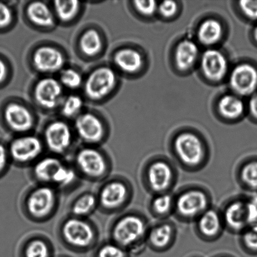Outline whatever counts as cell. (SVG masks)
Wrapping results in <instances>:
<instances>
[{"label": "cell", "mask_w": 257, "mask_h": 257, "mask_svg": "<svg viewBox=\"0 0 257 257\" xmlns=\"http://www.w3.org/2000/svg\"><path fill=\"white\" fill-rule=\"evenodd\" d=\"M151 223L145 213L133 209L114 216L108 228V238L124 249L131 256L146 250V237Z\"/></svg>", "instance_id": "6da1fadb"}, {"label": "cell", "mask_w": 257, "mask_h": 257, "mask_svg": "<svg viewBox=\"0 0 257 257\" xmlns=\"http://www.w3.org/2000/svg\"><path fill=\"white\" fill-rule=\"evenodd\" d=\"M196 237L205 243L218 241L225 231L220 208L212 206L193 223Z\"/></svg>", "instance_id": "2e32d148"}, {"label": "cell", "mask_w": 257, "mask_h": 257, "mask_svg": "<svg viewBox=\"0 0 257 257\" xmlns=\"http://www.w3.org/2000/svg\"><path fill=\"white\" fill-rule=\"evenodd\" d=\"M238 245L246 255L257 256V226H251L240 234Z\"/></svg>", "instance_id": "836d02e7"}, {"label": "cell", "mask_w": 257, "mask_h": 257, "mask_svg": "<svg viewBox=\"0 0 257 257\" xmlns=\"http://www.w3.org/2000/svg\"><path fill=\"white\" fill-rule=\"evenodd\" d=\"M55 247L52 239L40 232L25 236L18 250L19 257H55Z\"/></svg>", "instance_id": "e0dca14e"}, {"label": "cell", "mask_w": 257, "mask_h": 257, "mask_svg": "<svg viewBox=\"0 0 257 257\" xmlns=\"http://www.w3.org/2000/svg\"><path fill=\"white\" fill-rule=\"evenodd\" d=\"M248 109L250 114L257 120V92L251 95L248 103Z\"/></svg>", "instance_id": "b9f144b4"}, {"label": "cell", "mask_w": 257, "mask_h": 257, "mask_svg": "<svg viewBox=\"0 0 257 257\" xmlns=\"http://www.w3.org/2000/svg\"><path fill=\"white\" fill-rule=\"evenodd\" d=\"M197 45L190 40H184L178 45L176 51V63L179 69H190L198 57Z\"/></svg>", "instance_id": "83f0119b"}, {"label": "cell", "mask_w": 257, "mask_h": 257, "mask_svg": "<svg viewBox=\"0 0 257 257\" xmlns=\"http://www.w3.org/2000/svg\"><path fill=\"white\" fill-rule=\"evenodd\" d=\"M175 192V191H174ZM174 192L151 196L147 204V210L156 221L170 220L175 211Z\"/></svg>", "instance_id": "cb8c5ba5"}, {"label": "cell", "mask_w": 257, "mask_h": 257, "mask_svg": "<svg viewBox=\"0 0 257 257\" xmlns=\"http://www.w3.org/2000/svg\"><path fill=\"white\" fill-rule=\"evenodd\" d=\"M190 257H202V256H198V255H195V256H191Z\"/></svg>", "instance_id": "7dc6e473"}, {"label": "cell", "mask_w": 257, "mask_h": 257, "mask_svg": "<svg viewBox=\"0 0 257 257\" xmlns=\"http://www.w3.org/2000/svg\"><path fill=\"white\" fill-rule=\"evenodd\" d=\"M225 231L239 235L246 229L255 226L257 198L235 195L224 201L220 208Z\"/></svg>", "instance_id": "30bf717a"}, {"label": "cell", "mask_w": 257, "mask_h": 257, "mask_svg": "<svg viewBox=\"0 0 257 257\" xmlns=\"http://www.w3.org/2000/svg\"><path fill=\"white\" fill-rule=\"evenodd\" d=\"M135 7L138 12L141 14L151 16L155 14L157 9V4L155 1L150 0V1H135Z\"/></svg>", "instance_id": "8d00e7d4"}, {"label": "cell", "mask_w": 257, "mask_h": 257, "mask_svg": "<svg viewBox=\"0 0 257 257\" xmlns=\"http://www.w3.org/2000/svg\"><path fill=\"white\" fill-rule=\"evenodd\" d=\"M240 7L241 11L248 19L257 21V0L256 1H240Z\"/></svg>", "instance_id": "74e56055"}, {"label": "cell", "mask_w": 257, "mask_h": 257, "mask_svg": "<svg viewBox=\"0 0 257 257\" xmlns=\"http://www.w3.org/2000/svg\"><path fill=\"white\" fill-rule=\"evenodd\" d=\"M222 35V27L215 20H208L201 25L198 31L200 42L205 45H212L219 41Z\"/></svg>", "instance_id": "f546056e"}, {"label": "cell", "mask_w": 257, "mask_h": 257, "mask_svg": "<svg viewBox=\"0 0 257 257\" xmlns=\"http://www.w3.org/2000/svg\"><path fill=\"white\" fill-rule=\"evenodd\" d=\"M231 87L234 91L243 96H251L257 90V69L249 64L239 65L233 70L230 77Z\"/></svg>", "instance_id": "44dd1931"}, {"label": "cell", "mask_w": 257, "mask_h": 257, "mask_svg": "<svg viewBox=\"0 0 257 257\" xmlns=\"http://www.w3.org/2000/svg\"><path fill=\"white\" fill-rule=\"evenodd\" d=\"M12 165L20 168H30L45 154L41 138L32 134L17 136L8 146Z\"/></svg>", "instance_id": "8fae6325"}, {"label": "cell", "mask_w": 257, "mask_h": 257, "mask_svg": "<svg viewBox=\"0 0 257 257\" xmlns=\"http://www.w3.org/2000/svg\"><path fill=\"white\" fill-rule=\"evenodd\" d=\"M74 133L82 145L101 146L108 137L102 120L89 112L83 113L76 117Z\"/></svg>", "instance_id": "5bb4252c"}, {"label": "cell", "mask_w": 257, "mask_h": 257, "mask_svg": "<svg viewBox=\"0 0 257 257\" xmlns=\"http://www.w3.org/2000/svg\"><path fill=\"white\" fill-rule=\"evenodd\" d=\"M59 82L62 86L69 89H77L81 86L83 79L81 74L76 70L67 68L60 72Z\"/></svg>", "instance_id": "d590c367"}, {"label": "cell", "mask_w": 257, "mask_h": 257, "mask_svg": "<svg viewBox=\"0 0 257 257\" xmlns=\"http://www.w3.org/2000/svg\"><path fill=\"white\" fill-rule=\"evenodd\" d=\"M55 257H71L68 255H59V256H55Z\"/></svg>", "instance_id": "bcb514c9"}, {"label": "cell", "mask_w": 257, "mask_h": 257, "mask_svg": "<svg viewBox=\"0 0 257 257\" xmlns=\"http://www.w3.org/2000/svg\"><path fill=\"white\" fill-rule=\"evenodd\" d=\"M114 62L118 69L127 73L138 71L143 65L140 53L131 49H123L115 53Z\"/></svg>", "instance_id": "4316f807"}, {"label": "cell", "mask_w": 257, "mask_h": 257, "mask_svg": "<svg viewBox=\"0 0 257 257\" xmlns=\"http://www.w3.org/2000/svg\"><path fill=\"white\" fill-rule=\"evenodd\" d=\"M26 14L32 24L42 28H50L55 24V17L49 7L42 2H34L27 7Z\"/></svg>", "instance_id": "484cf974"}, {"label": "cell", "mask_w": 257, "mask_h": 257, "mask_svg": "<svg viewBox=\"0 0 257 257\" xmlns=\"http://www.w3.org/2000/svg\"><path fill=\"white\" fill-rule=\"evenodd\" d=\"M12 165L8 146L0 143V176L5 175Z\"/></svg>", "instance_id": "f35d334b"}, {"label": "cell", "mask_w": 257, "mask_h": 257, "mask_svg": "<svg viewBox=\"0 0 257 257\" xmlns=\"http://www.w3.org/2000/svg\"><path fill=\"white\" fill-rule=\"evenodd\" d=\"M235 179L241 190L257 195V155L246 156L239 161L235 170Z\"/></svg>", "instance_id": "7402d4cb"}, {"label": "cell", "mask_w": 257, "mask_h": 257, "mask_svg": "<svg viewBox=\"0 0 257 257\" xmlns=\"http://www.w3.org/2000/svg\"><path fill=\"white\" fill-rule=\"evenodd\" d=\"M55 16L62 22L74 19L79 11L80 4L78 1H55L54 3Z\"/></svg>", "instance_id": "1f68e13d"}, {"label": "cell", "mask_w": 257, "mask_h": 257, "mask_svg": "<svg viewBox=\"0 0 257 257\" xmlns=\"http://www.w3.org/2000/svg\"><path fill=\"white\" fill-rule=\"evenodd\" d=\"M13 14L9 5L0 2V28H5L11 24Z\"/></svg>", "instance_id": "ab89813d"}, {"label": "cell", "mask_w": 257, "mask_h": 257, "mask_svg": "<svg viewBox=\"0 0 257 257\" xmlns=\"http://www.w3.org/2000/svg\"><path fill=\"white\" fill-rule=\"evenodd\" d=\"M97 211L98 201L96 193L84 191L78 194L70 201L67 213L79 217L90 218Z\"/></svg>", "instance_id": "d4e9b609"}, {"label": "cell", "mask_w": 257, "mask_h": 257, "mask_svg": "<svg viewBox=\"0 0 257 257\" xmlns=\"http://www.w3.org/2000/svg\"><path fill=\"white\" fill-rule=\"evenodd\" d=\"M170 158L185 172H200L210 163V147L200 136L191 131L176 135L169 145Z\"/></svg>", "instance_id": "277c9868"}, {"label": "cell", "mask_w": 257, "mask_h": 257, "mask_svg": "<svg viewBox=\"0 0 257 257\" xmlns=\"http://www.w3.org/2000/svg\"><path fill=\"white\" fill-rule=\"evenodd\" d=\"M61 195L56 189L34 183L23 193L20 201V210L30 222L46 223L59 211Z\"/></svg>", "instance_id": "5b68a950"}, {"label": "cell", "mask_w": 257, "mask_h": 257, "mask_svg": "<svg viewBox=\"0 0 257 257\" xmlns=\"http://www.w3.org/2000/svg\"><path fill=\"white\" fill-rule=\"evenodd\" d=\"M32 63L38 72L54 74L64 69L65 59L62 52L56 48L42 46L34 53Z\"/></svg>", "instance_id": "d6986e66"}, {"label": "cell", "mask_w": 257, "mask_h": 257, "mask_svg": "<svg viewBox=\"0 0 257 257\" xmlns=\"http://www.w3.org/2000/svg\"><path fill=\"white\" fill-rule=\"evenodd\" d=\"M29 170L33 182L56 189L62 195L76 190L82 181L70 160L50 154H45Z\"/></svg>", "instance_id": "7a4b0ae2"}, {"label": "cell", "mask_w": 257, "mask_h": 257, "mask_svg": "<svg viewBox=\"0 0 257 257\" xmlns=\"http://www.w3.org/2000/svg\"><path fill=\"white\" fill-rule=\"evenodd\" d=\"M75 136L66 122L55 120L45 127L41 138L47 154L67 158L74 151Z\"/></svg>", "instance_id": "7c38bea8"}, {"label": "cell", "mask_w": 257, "mask_h": 257, "mask_svg": "<svg viewBox=\"0 0 257 257\" xmlns=\"http://www.w3.org/2000/svg\"><path fill=\"white\" fill-rule=\"evenodd\" d=\"M176 10H177V5L173 1L163 2L159 6V11L165 17H172L175 14Z\"/></svg>", "instance_id": "60d3db41"}, {"label": "cell", "mask_w": 257, "mask_h": 257, "mask_svg": "<svg viewBox=\"0 0 257 257\" xmlns=\"http://www.w3.org/2000/svg\"><path fill=\"white\" fill-rule=\"evenodd\" d=\"M212 257H236V256L232 255V254H231V253H220L216 254V255H214Z\"/></svg>", "instance_id": "ee69618b"}, {"label": "cell", "mask_w": 257, "mask_h": 257, "mask_svg": "<svg viewBox=\"0 0 257 257\" xmlns=\"http://www.w3.org/2000/svg\"><path fill=\"white\" fill-rule=\"evenodd\" d=\"M178 180V166L168 156H151L141 168V183L151 196L174 192Z\"/></svg>", "instance_id": "52a82bcc"}, {"label": "cell", "mask_w": 257, "mask_h": 257, "mask_svg": "<svg viewBox=\"0 0 257 257\" xmlns=\"http://www.w3.org/2000/svg\"><path fill=\"white\" fill-rule=\"evenodd\" d=\"M92 252V257H131L126 250L109 239L100 241Z\"/></svg>", "instance_id": "d6a6232c"}, {"label": "cell", "mask_w": 257, "mask_h": 257, "mask_svg": "<svg viewBox=\"0 0 257 257\" xmlns=\"http://www.w3.org/2000/svg\"><path fill=\"white\" fill-rule=\"evenodd\" d=\"M201 67L209 79L219 81L227 72V60L218 50H208L203 55Z\"/></svg>", "instance_id": "603a6c76"}, {"label": "cell", "mask_w": 257, "mask_h": 257, "mask_svg": "<svg viewBox=\"0 0 257 257\" xmlns=\"http://www.w3.org/2000/svg\"><path fill=\"white\" fill-rule=\"evenodd\" d=\"M79 47L80 51L85 56L97 55L102 47V40L99 33L94 29L87 30L80 37Z\"/></svg>", "instance_id": "f1b7e54d"}, {"label": "cell", "mask_w": 257, "mask_h": 257, "mask_svg": "<svg viewBox=\"0 0 257 257\" xmlns=\"http://www.w3.org/2000/svg\"><path fill=\"white\" fill-rule=\"evenodd\" d=\"M5 119L8 126L18 136L30 133L34 126V117L25 105L11 103L5 110Z\"/></svg>", "instance_id": "ffe728a7"}, {"label": "cell", "mask_w": 257, "mask_h": 257, "mask_svg": "<svg viewBox=\"0 0 257 257\" xmlns=\"http://www.w3.org/2000/svg\"><path fill=\"white\" fill-rule=\"evenodd\" d=\"M173 217L179 223L193 224L213 205V195L205 186L198 183L183 185L174 192Z\"/></svg>", "instance_id": "ba28073f"}, {"label": "cell", "mask_w": 257, "mask_h": 257, "mask_svg": "<svg viewBox=\"0 0 257 257\" xmlns=\"http://www.w3.org/2000/svg\"><path fill=\"white\" fill-rule=\"evenodd\" d=\"M117 83L114 70L108 66H102L93 70L84 82V93L88 99L99 101L109 95Z\"/></svg>", "instance_id": "4fadbf2b"}, {"label": "cell", "mask_w": 257, "mask_h": 257, "mask_svg": "<svg viewBox=\"0 0 257 257\" xmlns=\"http://www.w3.org/2000/svg\"><path fill=\"white\" fill-rule=\"evenodd\" d=\"M255 226H257V220H256V223Z\"/></svg>", "instance_id": "c3c4849f"}, {"label": "cell", "mask_w": 257, "mask_h": 257, "mask_svg": "<svg viewBox=\"0 0 257 257\" xmlns=\"http://www.w3.org/2000/svg\"><path fill=\"white\" fill-rule=\"evenodd\" d=\"M218 108L224 117L228 119H235L243 114L244 105L239 98L228 95L221 98L219 102Z\"/></svg>", "instance_id": "4dcf8cb0"}, {"label": "cell", "mask_w": 257, "mask_h": 257, "mask_svg": "<svg viewBox=\"0 0 257 257\" xmlns=\"http://www.w3.org/2000/svg\"><path fill=\"white\" fill-rule=\"evenodd\" d=\"M70 161L82 181L100 184L112 175L111 156L101 146L82 145L70 156Z\"/></svg>", "instance_id": "8992f818"}, {"label": "cell", "mask_w": 257, "mask_h": 257, "mask_svg": "<svg viewBox=\"0 0 257 257\" xmlns=\"http://www.w3.org/2000/svg\"><path fill=\"white\" fill-rule=\"evenodd\" d=\"M98 211L105 215H115L126 211L135 198V189L126 176L111 175L100 184L96 191Z\"/></svg>", "instance_id": "9c48e42d"}, {"label": "cell", "mask_w": 257, "mask_h": 257, "mask_svg": "<svg viewBox=\"0 0 257 257\" xmlns=\"http://www.w3.org/2000/svg\"><path fill=\"white\" fill-rule=\"evenodd\" d=\"M7 75V67L5 62L0 59V83L4 82Z\"/></svg>", "instance_id": "7bdbcfd3"}, {"label": "cell", "mask_w": 257, "mask_h": 257, "mask_svg": "<svg viewBox=\"0 0 257 257\" xmlns=\"http://www.w3.org/2000/svg\"><path fill=\"white\" fill-rule=\"evenodd\" d=\"M34 95L35 102L40 107L47 110L54 109L62 102V85L54 78H43L35 85Z\"/></svg>", "instance_id": "ac0fdd59"}, {"label": "cell", "mask_w": 257, "mask_h": 257, "mask_svg": "<svg viewBox=\"0 0 257 257\" xmlns=\"http://www.w3.org/2000/svg\"><path fill=\"white\" fill-rule=\"evenodd\" d=\"M253 38L255 39L256 42L257 43V26L255 28V29L253 30Z\"/></svg>", "instance_id": "f6af8a7d"}, {"label": "cell", "mask_w": 257, "mask_h": 257, "mask_svg": "<svg viewBox=\"0 0 257 257\" xmlns=\"http://www.w3.org/2000/svg\"><path fill=\"white\" fill-rule=\"evenodd\" d=\"M178 227L173 221H157L151 224L146 237V247L153 252H167L175 245L178 238Z\"/></svg>", "instance_id": "9a60e30c"}, {"label": "cell", "mask_w": 257, "mask_h": 257, "mask_svg": "<svg viewBox=\"0 0 257 257\" xmlns=\"http://www.w3.org/2000/svg\"><path fill=\"white\" fill-rule=\"evenodd\" d=\"M61 112L65 117L72 118L79 116L81 112L84 102L81 97L77 95H70L63 99Z\"/></svg>", "instance_id": "e575fe53"}, {"label": "cell", "mask_w": 257, "mask_h": 257, "mask_svg": "<svg viewBox=\"0 0 257 257\" xmlns=\"http://www.w3.org/2000/svg\"><path fill=\"white\" fill-rule=\"evenodd\" d=\"M56 236L67 250L84 254L94 250L100 242V230L92 219L67 213L57 223Z\"/></svg>", "instance_id": "3957f363"}]
</instances>
